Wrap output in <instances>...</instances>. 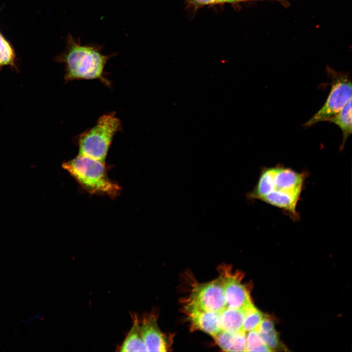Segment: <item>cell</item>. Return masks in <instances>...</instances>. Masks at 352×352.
Returning <instances> with one entry per match:
<instances>
[{
	"instance_id": "6da1fadb",
	"label": "cell",
	"mask_w": 352,
	"mask_h": 352,
	"mask_svg": "<svg viewBox=\"0 0 352 352\" xmlns=\"http://www.w3.org/2000/svg\"><path fill=\"white\" fill-rule=\"evenodd\" d=\"M102 45L97 44H83L80 38L67 36L66 48L58 58L65 64L66 81L76 80H98L110 88L111 82L106 77V66L116 55L102 53Z\"/></svg>"
},
{
	"instance_id": "7a4b0ae2",
	"label": "cell",
	"mask_w": 352,
	"mask_h": 352,
	"mask_svg": "<svg viewBox=\"0 0 352 352\" xmlns=\"http://www.w3.org/2000/svg\"><path fill=\"white\" fill-rule=\"evenodd\" d=\"M66 171L87 192L116 197L120 187L109 177L105 163L81 155L62 164Z\"/></svg>"
},
{
	"instance_id": "3957f363",
	"label": "cell",
	"mask_w": 352,
	"mask_h": 352,
	"mask_svg": "<svg viewBox=\"0 0 352 352\" xmlns=\"http://www.w3.org/2000/svg\"><path fill=\"white\" fill-rule=\"evenodd\" d=\"M121 130V121L114 112L103 115L94 126L76 137L78 155L105 163L113 137Z\"/></svg>"
},
{
	"instance_id": "277c9868",
	"label": "cell",
	"mask_w": 352,
	"mask_h": 352,
	"mask_svg": "<svg viewBox=\"0 0 352 352\" xmlns=\"http://www.w3.org/2000/svg\"><path fill=\"white\" fill-rule=\"evenodd\" d=\"M307 172H297L282 165L261 169L255 191L261 200L268 194L276 196H301L305 187Z\"/></svg>"
},
{
	"instance_id": "5b68a950",
	"label": "cell",
	"mask_w": 352,
	"mask_h": 352,
	"mask_svg": "<svg viewBox=\"0 0 352 352\" xmlns=\"http://www.w3.org/2000/svg\"><path fill=\"white\" fill-rule=\"evenodd\" d=\"M331 81V88L326 102L305 126L309 127L328 121L338 113L352 98V83L348 74L328 70Z\"/></svg>"
},
{
	"instance_id": "8992f818",
	"label": "cell",
	"mask_w": 352,
	"mask_h": 352,
	"mask_svg": "<svg viewBox=\"0 0 352 352\" xmlns=\"http://www.w3.org/2000/svg\"><path fill=\"white\" fill-rule=\"evenodd\" d=\"M187 304L209 311L220 312L226 308L222 280L218 279L194 286Z\"/></svg>"
},
{
	"instance_id": "52a82bcc",
	"label": "cell",
	"mask_w": 352,
	"mask_h": 352,
	"mask_svg": "<svg viewBox=\"0 0 352 352\" xmlns=\"http://www.w3.org/2000/svg\"><path fill=\"white\" fill-rule=\"evenodd\" d=\"M219 272L223 284L226 307L244 309L252 303L248 289L242 283L241 274L232 272L227 265L220 266Z\"/></svg>"
},
{
	"instance_id": "ba28073f",
	"label": "cell",
	"mask_w": 352,
	"mask_h": 352,
	"mask_svg": "<svg viewBox=\"0 0 352 352\" xmlns=\"http://www.w3.org/2000/svg\"><path fill=\"white\" fill-rule=\"evenodd\" d=\"M157 318L154 312L147 313L143 315L140 322L141 334L147 352L167 351V341L158 327Z\"/></svg>"
},
{
	"instance_id": "9c48e42d",
	"label": "cell",
	"mask_w": 352,
	"mask_h": 352,
	"mask_svg": "<svg viewBox=\"0 0 352 352\" xmlns=\"http://www.w3.org/2000/svg\"><path fill=\"white\" fill-rule=\"evenodd\" d=\"M184 310L192 329L201 330L213 337L221 330L220 312L206 311L187 304Z\"/></svg>"
},
{
	"instance_id": "30bf717a",
	"label": "cell",
	"mask_w": 352,
	"mask_h": 352,
	"mask_svg": "<svg viewBox=\"0 0 352 352\" xmlns=\"http://www.w3.org/2000/svg\"><path fill=\"white\" fill-rule=\"evenodd\" d=\"M214 337L223 351L246 352V332L243 330L235 332L221 330Z\"/></svg>"
},
{
	"instance_id": "8fae6325",
	"label": "cell",
	"mask_w": 352,
	"mask_h": 352,
	"mask_svg": "<svg viewBox=\"0 0 352 352\" xmlns=\"http://www.w3.org/2000/svg\"><path fill=\"white\" fill-rule=\"evenodd\" d=\"M132 326L122 345L120 352H147L142 338L140 322L136 314H132Z\"/></svg>"
},
{
	"instance_id": "7c38bea8",
	"label": "cell",
	"mask_w": 352,
	"mask_h": 352,
	"mask_svg": "<svg viewBox=\"0 0 352 352\" xmlns=\"http://www.w3.org/2000/svg\"><path fill=\"white\" fill-rule=\"evenodd\" d=\"M256 330L271 352L285 349L274 328L273 321L269 317L264 316Z\"/></svg>"
},
{
	"instance_id": "4fadbf2b",
	"label": "cell",
	"mask_w": 352,
	"mask_h": 352,
	"mask_svg": "<svg viewBox=\"0 0 352 352\" xmlns=\"http://www.w3.org/2000/svg\"><path fill=\"white\" fill-rule=\"evenodd\" d=\"M244 309L226 307L220 312V325L222 330L235 332L242 330Z\"/></svg>"
},
{
	"instance_id": "5bb4252c",
	"label": "cell",
	"mask_w": 352,
	"mask_h": 352,
	"mask_svg": "<svg viewBox=\"0 0 352 352\" xmlns=\"http://www.w3.org/2000/svg\"><path fill=\"white\" fill-rule=\"evenodd\" d=\"M328 121L338 126L342 130L343 139L341 149H342L352 133V98L338 113Z\"/></svg>"
},
{
	"instance_id": "9a60e30c",
	"label": "cell",
	"mask_w": 352,
	"mask_h": 352,
	"mask_svg": "<svg viewBox=\"0 0 352 352\" xmlns=\"http://www.w3.org/2000/svg\"><path fill=\"white\" fill-rule=\"evenodd\" d=\"M244 309V318L242 330L246 332H248L256 330L265 315L252 303Z\"/></svg>"
},
{
	"instance_id": "2e32d148",
	"label": "cell",
	"mask_w": 352,
	"mask_h": 352,
	"mask_svg": "<svg viewBox=\"0 0 352 352\" xmlns=\"http://www.w3.org/2000/svg\"><path fill=\"white\" fill-rule=\"evenodd\" d=\"M248 332L246 338V352H271L256 330Z\"/></svg>"
},
{
	"instance_id": "e0dca14e",
	"label": "cell",
	"mask_w": 352,
	"mask_h": 352,
	"mask_svg": "<svg viewBox=\"0 0 352 352\" xmlns=\"http://www.w3.org/2000/svg\"><path fill=\"white\" fill-rule=\"evenodd\" d=\"M14 57L11 45L0 34V66L11 64Z\"/></svg>"
},
{
	"instance_id": "ac0fdd59",
	"label": "cell",
	"mask_w": 352,
	"mask_h": 352,
	"mask_svg": "<svg viewBox=\"0 0 352 352\" xmlns=\"http://www.w3.org/2000/svg\"><path fill=\"white\" fill-rule=\"evenodd\" d=\"M188 1L191 4L197 6L224 2V0H188Z\"/></svg>"
},
{
	"instance_id": "d6986e66",
	"label": "cell",
	"mask_w": 352,
	"mask_h": 352,
	"mask_svg": "<svg viewBox=\"0 0 352 352\" xmlns=\"http://www.w3.org/2000/svg\"><path fill=\"white\" fill-rule=\"evenodd\" d=\"M240 0H224V2H233L235 1H240Z\"/></svg>"
}]
</instances>
